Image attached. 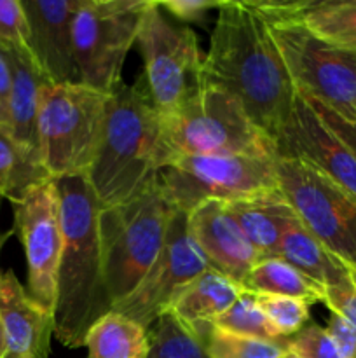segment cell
<instances>
[{
	"instance_id": "ac0fdd59",
	"label": "cell",
	"mask_w": 356,
	"mask_h": 358,
	"mask_svg": "<svg viewBox=\"0 0 356 358\" xmlns=\"http://www.w3.org/2000/svg\"><path fill=\"white\" fill-rule=\"evenodd\" d=\"M225 205L262 259L274 257L285 231L299 220L279 187Z\"/></svg>"
},
{
	"instance_id": "7402d4cb",
	"label": "cell",
	"mask_w": 356,
	"mask_h": 358,
	"mask_svg": "<svg viewBox=\"0 0 356 358\" xmlns=\"http://www.w3.org/2000/svg\"><path fill=\"white\" fill-rule=\"evenodd\" d=\"M84 346L87 358H149V329L115 311L94 322L87 331Z\"/></svg>"
},
{
	"instance_id": "d590c367",
	"label": "cell",
	"mask_w": 356,
	"mask_h": 358,
	"mask_svg": "<svg viewBox=\"0 0 356 358\" xmlns=\"http://www.w3.org/2000/svg\"><path fill=\"white\" fill-rule=\"evenodd\" d=\"M10 84H13V76H10L9 58H7L6 49L0 48V122H2V124H6L7 121Z\"/></svg>"
},
{
	"instance_id": "9a60e30c",
	"label": "cell",
	"mask_w": 356,
	"mask_h": 358,
	"mask_svg": "<svg viewBox=\"0 0 356 358\" xmlns=\"http://www.w3.org/2000/svg\"><path fill=\"white\" fill-rule=\"evenodd\" d=\"M28 21L27 49L49 84H79L73 21L82 0H21Z\"/></svg>"
},
{
	"instance_id": "e0dca14e",
	"label": "cell",
	"mask_w": 356,
	"mask_h": 358,
	"mask_svg": "<svg viewBox=\"0 0 356 358\" xmlns=\"http://www.w3.org/2000/svg\"><path fill=\"white\" fill-rule=\"evenodd\" d=\"M0 318L6 332L3 358H49L54 313L31 299L14 271L0 280Z\"/></svg>"
},
{
	"instance_id": "74e56055",
	"label": "cell",
	"mask_w": 356,
	"mask_h": 358,
	"mask_svg": "<svg viewBox=\"0 0 356 358\" xmlns=\"http://www.w3.org/2000/svg\"><path fill=\"white\" fill-rule=\"evenodd\" d=\"M13 234H14V229L6 231V233H0V250H2V247H3V245H6V241L9 240V238L13 236ZM0 280H2V275H0Z\"/></svg>"
},
{
	"instance_id": "277c9868",
	"label": "cell",
	"mask_w": 356,
	"mask_h": 358,
	"mask_svg": "<svg viewBox=\"0 0 356 358\" xmlns=\"http://www.w3.org/2000/svg\"><path fill=\"white\" fill-rule=\"evenodd\" d=\"M216 154L276 156V147L232 94L198 80L175 110L161 115L157 168L161 171L178 157Z\"/></svg>"
},
{
	"instance_id": "f546056e",
	"label": "cell",
	"mask_w": 356,
	"mask_h": 358,
	"mask_svg": "<svg viewBox=\"0 0 356 358\" xmlns=\"http://www.w3.org/2000/svg\"><path fill=\"white\" fill-rule=\"evenodd\" d=\"M286 352L297 358H342L327 329L307 324L302 331L288 338Z\"/></svg>"
},
{
	"instance_id": "8fae6325",
	"label": "cell",
	"mask_w": 356,
	"mask_h": 358,
	"mask_svg": "<svg viewBox=\"0 0 356 358\" xmlns=\"http://www.w3.org/2000/svg\"><path fill=\"white\" fill-rule=\"evenodd\" d=\"M136 45L143 59V80L154 107L170 114L198 86L205 55L187 27L166 20L159 3L150 0L140 23Z\"/></svg>"
},
{
	"instance_id": "ab89813d",
	"label": "cell",
	"mask_w": 356,
	"mask_h": 358,
	"mask_svg": "<svg viewBox=\"0 0 356 358\" xmlns=\"http://www.w3.org/2000/svg\"><path fill=\"white\" fill-rule=\"evenodd\" d=\"M348 264H351L353 268H356V259H355V261H353V262H348Z\"/></svg>"
},
{
	"instance_id": "3957f363",
	"label": "cell",
	"mask_w": 356,
	"mask_h": 358,
	"mask_svg": "<svg viewBox=\"0 0 356 358\" xmlns=\"http://www.w3.org/2000/svg\"><path fill=\"white\" fill-rule=\"evenodd\" d=\"M159 135L161 114L143 76L135 84L122 83L108 96L103 140L87 173L101 208L131 201L152 185L159 175Z\"/></svg>"
},
{
	"instance_id": "7a4b0ae2",
	"label": "cell",
	"mask_w": 356,
	"mask_h": 358,
	"mask_svg": "<svg viewBox=\"0 0 356 358\" xmlns=\"http://www.w3.org/2000/svg\"><path fill=\"white\" fill-rule=\"evenodd\" d=\"M63 247L54 304V338L66 348H80L87 331L112 310L101 261V205L87 175L58 178Z\"/></svg>"
},
{
	"instance_id": "5b68a950",
	"label": "cell",
	"mask_w": 356,
	"mask_h": 358,
	"mask_svg": "<svg viewBox=\"0 0 356 358\" xmlns=\"http://www.w3.org/2000/svg\"><path fill=\"white\" fill-rule=\"evenodd\" d=\"M283 63L304 96L356 122V52L321 41L300 21L299 2H255Z\"/></svg>"
},
{
	"instance_id": "83f0119b",
	"label": "cell",
	"mask_w": 356,
	"mask_h": 358,
	"mask_svg": "<svg viewBox=\"0 0 356 358\" xmlns=\"http://www.w3.org/2000/svg\"><path fill=\"white\" fill-rule=\"evenodd\" d=\"M213 327L222 329V331L232 332V334L248 336V338L262 339V341L272 343H286L288 339L281 338L278 332L269 324L267 317L258 306L257 297L253 292L244 290L239 299L225 311L220 315L216 320L212 322Z\"/></svg>"
},
{
	"instance_id": "f35d334b",
	"label": "cell",
	"mask_w": 356,
	"mask_h": 358,
	"mask_svg": "<svg viewBox=\"0 0 356 358\" xmlns=\"http://www.w3.org/2000/svg\"><path fill=\"white\" fill-rule=\"evenodd\" d=\"M348 269H349V278H351L353 285L356 287V268H353L351 264H348Z\"/></svg>"
},
{
	"instance_id": "4dcf8cb0",
	"label": "cell",
	"mask_w": 356,
	"mask_h": 358,
	"mask_svg": "<svg viewBox=\"0 0 356 358\" xmlns=\"http://www.w3.org/2000/svg\"><path fill=\"white\" fill-rule=\"evenodd\" d=\"M28 21L21 0H0V48H27Z\"/></svg>"
},
{
	"instance_id": "1f68e13d",
	"label": "cell",
	"mask_w": 356,
	"mask_h": 358,
	"mask_svg": "<svg viewBox=\"0 0 356 358\" xmlns=\"http://www.w3.org/2000/svg\"><path fill=\"white\" fill-rule=\"evenodd\" d=\"M323 303L327 304L330 313L344 318L356 331V287L353 285L351 278L337 285L325 287Z\"/></svg>"
},
{
	"instance_id": "7c38bea8",
	"label": "cell",
	"mask_w": 356,
	"mask_h": 358,
	"mask_svg": "<svg viewBox=\"0 0 356 358\" xmlns=\"http://www.w3.org/2000/svg\"><path fill=\"white\" fill-rule=\"evenodd\" d=\"M209 268L212 264L188 231V213L177 210L156 262L138 287L117 301L110 311L150 329L171 310L181 290Z\"/></svg>"
},
{
	"instance_id": "ffe728a7",
	"label": "cell",
	"mask_w": 356,
	"mask_h": 358,
	"mask_svg": "<svg viewBox=\"0 0 356 358\" xmlns=\"http://www.w3.org/2000/svg\"><path fill=\"white\" fill-rule=\"evenodd\" d=\"M243 292V285L209 268L181 290L168 313H173L188 327L212 324L225 313Z\"/></svg>"
},
{
	"instance_id": "6da1fadb",
	"label": "cell",
	"mask_w": 356,
	"mask_h": 358,
	"mask_svg": "<svg viewBox=\"0 0 356 358\" xmlns=\"http://www.w3.org/2000/svg\"><path fill=\"white\" fill-rule=\"evenodd\" d=\"M198 80L232 94L272 143L299 94L255 2L222 3Z\"/></svg>"
},
{
	"instance_id": "4fadbf2b",
	"label": "cell",
	"mask_w": 356,
	"mask_h": 358,
	"mask_svg": "<svg viewBox=\"0 0 356 358\" xmlns=\"http://www.w3.org/2000/svg\"><path fill=\"white\" fill-rule=\"evenodd\" d=\"M14 208V233L20 236L28 264V294L54 313L56 283L63 247L59 194L56 182L45 180L24 192Z\"/></svg>"
},
{
	"instance_id": "d6986e66",
	"label": "cell",
	"mask_w": 356,
	"mask_h": 358,
	"mask_svg": "<svg viewBox=\"0 0 356 358\" xmlns=\"http://www.w3.org/2000/svg\"><path fill=\"white\" fill-rule=\"evenodd\" d=\"M6 52L9 58L13 84H10L7 121L3 126L13 133L21 145L38 154V105H40V91L47 80L37 69L27 48H7Z\"/></svg>"
},
{
	"instance_id": "5bb4252c",
	"label": "cell",
	"mask_w": 356,
	"mask_h": 358,
	"mask_svg": "<svg viewBox=\"0 0 356 358\" xmlns=\"http://www.w3.org/2000/svg\"><path fill=\"white\" fill-rule=\"evenodd\" d=\"M274 147L276 156L299 157L313 164L356 199V157L327 128L300 93L293 112L276 135Z\"/></svg>"
},
{
	"instance_id": "ba28073f",
	"label": "cell",
	"mask_w": 356,
	"mask_h": 358,
	"mask_svg": "<svg viewBox=\"0 0 356 358\" xmlns=\"http://www.w3.org/2000/svg\"><path fill=\"white\" fill-rule=\"evenodd\" d=\"M159 184L175 208L191 213L206 201L232 203L278 189L276 156L216 154L178 157L159 171Z\"/></svg>"
},
{
	"instance_id": "603a6c76",
	"label": "cell",
	"mask_w": 356,
	"mask_h": 358,
	"mask_svg": "<svg viewBox=\"0 0 356 358\" xmlns=\"http://www.w3.org/2000/svg\"><path fill=\"white\" fill-rule=\"evenodd\" d=\"M243 289L253 294L293 297L311 306L323 303L325 297V287L307 278L279 257L260 259L244 278Z\"/></svg>"
},
{
	"instance_id": "52a82bcc",
	"label": "cell",
	"mask_w": 356,
	"mask_h": 358,
	"mask_svg": "<svg viewBox=\"0 0 356 358\" xmlns=\"http://www.w3.org/2000/svg\"><path fill=\"white\" fill-rule=\"evenodd\" d=\"M108 96L82 83L42 87L38 154L52 180L89 173L103 140Z\"/></svg>"
},
{
	"instance_id": "44dd1931",
	"label": "cell",
	"mask_w": 356,
	"mask_h": 358,
	"mask_svg": "<svg viewBox=\"0 0 356 358\" xmlns=\"http://www.w3.org/2000/svg\"><path fill=\"white\" fill-rule=\"evenodd\" d=\"M274 257L288 262L321 287L337 285L349 278L348 262L328 250L300 220L285 231Z\"/></svg>"
},
{
	"instance_id": "9c48e42d",
	"label": "cell",
	"mask_w": 356,
	"mask_h": 358,
	"mask_svg": "<svg viewBox=\"0 0 356 358\" xmlns=\"http://www.w3.org/2000/svg\"><path fill=\"white\" fill-rule=\"evenodd\" d=\"M150 0H82L73 21V51L80 83L112 94Z\"/></svg>"
},
{
	"instance_id": "484cf974",
	"label": "cell",
	"mask_w": 356,
	"mask_h": 358,
	"mask_svg": "<svg viewBox=\"0 0 356 358\" xmlns=\"http://www.w3.org/2000/svg\"><path fill=\"white\" fill-rule=\"evenodd\" d=\"M212 358H283L288 355L286 343L262 341L248 336L232 334L212 324L191 327Z\"/></svg>"
},
{
	"instance_id": "4316f807",
	"label": "cell",
	"mask_w": 356,
	"mask_h": 358,
	"mask_svg": "<svg viewBox=\"0 0 356 358\" xmlns=\"http://www.w3.org/2000/svg\"><path fill=\"white\" fill-rule=\"evenodd\" d=\"M149 358H212L195 332L173 313H164L149 329Z\"/></svg>"
},
{
	"instance_id": "8d00e7d4",
	"label": "cell",
	"mask_w": 356,
	"mask_h": 358,
	"mask_svg": "<svg viewBox=\"0 0 356 358\" xmlns=\"http://www.w3.org/2000/svg\"><path fill=\"white\" fill-rule=\"evenodd\" d=\"M6 357V332H3L2 318H0V358Z\"/></svg>"
},
{
	"instance_id": "836d02e7",
	"label": "cell",
	"mask_w": 356,
	"mask_h": 358,
	"mask_svg": "<svg viewBox=\"0 0 356 358\" xmlns=\"http://www.w3.org/2000/svg\"><path fill=\"white\" fill-rule=\"evenodd\" d=\"M304 98H306L307 103L313 107V110L316 112L318 117L327 124V128L330 129V131L334 133V135L337 136V138L341 140L349 150H351L353 156L356 157V122L346 121V119H342L341 115L332 112L330 108L321 105L320 101H316L314 98H309V96H304Z\"/></svg>"
},
{
	"instance_id": "d6a6232c",
	"label": "cell",
	"mask_w": 356,
	"mask_h": 358,
	"mask_svg": "<svg viewBox=\"0 0 356 358\" xmlns=\"http://www.w3.org/2000/svg\"><path fill=\"white\" fill-rule=\"evenodd\" d=\"M225 0H164L157 2L163 10L187 23H201L212 9H220Z\"/></svg>"
},
{
	"instance_id": "f1b7e54d",
	"label": "cell",
	"mask_w": 356,
	"mask_h": 358,
	"mask_svg": "<svg viewBox=\"0 0 356 358\" xmlns=\"http://www.w3.org/2000/svg\"><path fill=\"white\" fill-rule=\"evenodd\" d=\"M258 306L267 317L269 324L281 338L288 339L309 324L311 304L300 299L272 294H255Z\"/></svg>"
},
{
	"instance_id": "d4e9b609",
	"label": "cell",
	"mask_w": 356,
	"mask_h": 358,
	"mask_svg": "<svg viewBox=\"0 0 356 358\" xmlns=\"http://www.w3.org/2000/svg\"><path fill=\"white\" fill-rule=\"evenodd\" d=\"M300 21L321 41L356 52V0L299 2Z\"/></svg>"
},
{
	"instance_id": "cb8c5ba5",
	"label": "cell",
	"mask_w": 356,
	"mask_h": 358,
	"mask_svg": "<svg viewBox=\"0 0 356 358\" xmlns=\"http://www.w3.org/2000/svg\"><path fill=\"white\" fill-rule=\"evenodd\" d=\"M45 180H51V177L40 156L21 145L0 122V198L14 203Z\"/></svg>"
},
{
	"instance_id": "8992f818",
	"label": "cell",
	"mask_w": 356,
	"mask_h": 358,
	"mask_svg": "<svg viewBox=\"0 0 356 358\" xmlns=\"http://www.w3.org/2000/svg\"><path fill=\"white\" fill-rule=\"evenodd\" d=\"M175 212L177 208L161 187L159 175L131 201L101 208L98 231L112 306L133 292L156 262Z\"/></svg>"
},
{
	"instance_id": "30bf717a",
	"label": "cell",
	"mask_w": 356,
	"mask_h": 358,
	"mask_svg": "<svg viewBox=\"0 0 356 358\" xmlns=\"http://www.w3.org/2000/svg\"><path fill=\"white\" fill-rule=\"evenodd\" d=\"M278 187L307 231L344 262L356 259V199L299 157L276 156Z\"/></svg>"
},
{
	"instance_id": "60d3db41",
	"label": "cell",
	"mask_w": 356,
	"mask_h": 358,
	"mask_svg": "<svg viewBox=\"0 0 356 358\" xmlns=\"http://www.w3.org/2000/svg\"><path fill=\"white\" fill-rule=\"evenodd\" d=\"M283 358H297V357H293V355H290V353H288V355H285V357H283Z\"/></svg>"
},
{
	"instance_id": "2e32d148",
	"label": "cell",
	"mask_w": 356,
	"mask_h": 358,
	"mask_svg": "<svg viewBox=\"0 0 356 358\" xmlns=\"http://www.w3.org/2000/svg\"><path fill=\"white\" fill-rule=\"evenodd\" d=\"M188 231L212 268L239 285L262 259L222 201H206L192 210Z\"/></svg>"
},
{
	"instance_id": "e575fe53",
	"label": "cell",
	"mask_w": 356,
	"mask_h": 358,
	"mask_svg": "<svg viewBox=\"0 0 356 358\" xmlns=\"http://www.w3.org/2000/svg\"><path fill=\"white\" fill-rule=\"evenodd\" d=\"M328 334L332 336L334 343L337 345L342 358H355L356 357V331L353 325H349L344 318L332 313L328 318L327 325Z\"/></svg>"
}]
</instances>
